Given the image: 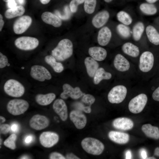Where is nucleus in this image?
Returning <instances> with one entry per match:
<instances>
[{
    "mask_svg": "<svg viewBox=\"0 0 159 159\" xmlns=\"http://www.w3.org/2000/svg\"><path fill=\"white\" fill-rule=\"evenodd\" d=\"M73 45L70 40L64 39L60 41L51 52V55L59 61H63L70 57L73 54Z\"/></svg>",
    "mask_w": 159,
    "mask_h": 159,
    "instance_id": "f257e3e1",
    "label": "nucleus"
},
{
    "mask_svg": "<svg viewBox=\"0 0 159 159\" xmlns=\"http://www.w3.org/2000/svg\"><path fill=\"white\" fill-rule=\"evenodd\" d=\"M3 89L8 95L14 97H19L24 94L25 89L24 85L18 80L10 79L4 83Z\"/></svg>",
    "mask_w": 159,
    "mask_h": 159,
    "instance_id": "f03ea898",
    "label": "nucleus"
},
{
    "mask_svg": "<svg viewBox=\"0 0 159 159\" xmlns=\"http://www.w3.org/2000/svg\"><path fill=\"white\" fill-rule=\"evenodd\" d=\"M83 149L87 153L94 155H99L103 152L104 145L103 143L96 139L87 137L81 141Z\"/></svg>",
    "mask_w": 159,
    "mask_h": 159,
    "instance_id": "7ed1b4c3",
    "label": "nucleus"
},
{
    "mask_svg": "<svg viewBox=\"0 0 159 159\" xmlns=\"http://www.w3.org/2000/svg\"><path fill=\"white\" fill-rule=\"evenodd\" d=\"M29 104L24 99H14L9 101L6 105L8 112L12 115L16 116L23 114L28 109Z\"/></svg>",
    "mask_w": 159,
    "mask_h": 159,
    "instance_id": "20e7f679",
    "label": "nucleus"
},
{
    "mask_svg": "<svg viewBox=\"0 0 159 159\" xmlns=\"http://www.w3.org/2000/svg\"><path fill=\"white\" fill-rule=\"evenodd\" d=\"M127 92V87L124 85L115 86L110 90L108 94V100L111 103H120L125 98Z\"/></svg>",
    "mask_w": 159,
    "mask_h": 159,
    "instance_id": "39448f33",
    "label": "nucleus"
},
{
    "mask_svg": "<svg viewBox=\"0 0 159 159\" xmlns=\"http://www.w3.org/2000/svg\"><path fill=\"white\" fill-rule=\"evenodd\" d=\"M138 68L140 72L146 73L150 72L153 68L155 63L153 54L149 51L143 52L140 56Z\"/></svg>",
    "mask_w": 159,
    "mask_h": 159,
    "instance_id": "423d86ee",
    "label": "nucleus"
},
{
    "mask_svg": "<svg viewBox=\"0 0 159 159\" xmlns=\"http://www.w3.org/2000/svg\"><path fill=\"white\" fill-rule=\"evenodd\" d=\"M39 43V41L37 39L27 36L19 37L14 41V44L16 47L24 51L34 49L38 46Z\"/></svg>",
    "mask_w": 159,
    "mask_h": 159,
    "instance_id": "0eeeda50",
    "label": "nucleus"
},
{
    "mask_svg": "<svg viewBox=\"0 0 159 159\" xmlns=\"http://www.w3.org/2000/svg\"><path fill=\"white\" fill-rule=\"evenodd\" d=\"M30 75L32 79L39 82L49 80L52 78L49 70L44 66L39 65H34L31 67Z\"/></svg>",
    "mask_w": 159,
    "mask_h": 159,
    "instance_id": "6e6552de",
    "label": "nucleus"
},
{
    "mask_svg": "<svg viewBox=\"0 0 159 159\" xmlns=\"http://www.w3.org/2000/svg\"><path fill=\"white\" fill-rule=\"evenodd\" d=\"M148 100L146 95L140 94L132 98L128 104V108L132 113L137 114L140 112L145 107Z\"/></svg>",
    "mask_w": 159,
    "mask_h": 159,
    "instance_id": "1a4fd4ad",
    "label": "nucleus"
},
{
    "mask_svg": "<svg viewBox=\"0 0 159 159\" xmlns=\"http://www.w3.org/2000/svg\"><path fill=\"white\" fill-rule=\"evenodd\" d=\"M59 139V136L57 133L51 131H45L40 134L39 140L43 147L50 148L56 145Z\"/></svg>",
    "mask_w": 159,
    "mask_h": 159,
    "instance_id": "9d476101",
    "label": "nucleus"
},
{
    "mask_svg": "<svg viewBox=\"0 0 159 159\" xmlns=\"http://www.w3.org/2000/svg\"><path fill=\"white\" fill-rule=\"evenodd\" d=\"M63 91L60 95L63 99H66L69 97L74 99H77L82 97L84 94L78 87L73 88L70 85L65 83L62 86Z\"/></svg>",
    "mask_w": 159,
    "mask_h": 159,
    "instance_id": "9b49d317",
    "label": "nucleus"
},
{
    "mask_svg": "<svg viewBox=\"0 0 159 159\" xmlns=\"http://www.w3.org/2000/svg\"><path fill=\"white\" fill-rule=\"evenodd\" d=\"M32 22L31 17L29 16H22L14 22L13 29L16 34H21L25 32L31 25Z\"/></svg>",
    "mask_w": 159,
    "mask_h": 159,
    "instance_id": "f8f14e48",
    "label": "nucleus"
},
{
    "mask_svg": "<svg viewBox=\"0 0 159 159\" xmlns=\"http://www.w3.org/2000/svg\"><path fill=\"white\" fill-rule=\"evenodd\" d=\"M49 119L46 116L39 114L34 115L29 121L30 127L33 129L40 130L48 127L49 124Z\"/></svg>",
    "mask_w": 159,
    "mask_h": 159,
    "instance_id": "ddd939ff",
    "label": "nucleus"
},
{
    "mask_svg": "<svg viewBox=\"0 0 159 159\" xmlns=\"http://www.w3.org/2000/svg\"><path fill=\"white\" fill-rule=\"evenodd\" d=\"M70 120L78 129H81L85 126L87 119L85 115L81 111L77 110L72 111L69 114Z\"/></svg>",
    "mask_w": 159,
    "mask_h": 159,
    "instance_id": "4468645a",
    "label": "nucleus"
},
{
    "mask_svg": "<svg viewBox=\"0 0 159 159\" xmlns=\"http://www.w3.org/2000/svg\"><path fill=\"white\" fill-rule=\"evenodd\" d=\"M53 109L63 121H66L68 117V110L67 105L62 99H58L54 102Z\"/></svg>",
    "mask_w": 159,
    "mask_h": 159,
    "instance_id": "2eb2a0df",
    "label": "nucleus"
},
{
    "mask_svg": "<svg viewBox=\"0 0 159 159\" xmlns=\"http://www.w3.org/2000/svg\"><path fill=\"white\" fill-rule=\"evenodd\" d=\"M113 65L117 71L122 72L127 71L130 67L129 61L120 54H117L115 56L113 60Z\"/></svg>",
    "mask_w": 159,
    "mask_h": 159,
    "instance_id": "dca6fc26",
    "label": "nucleus"
},
{
    "mask_svg": "<svg viewBox=\"0 0 159 159\" xmlns=\"http://www.w3.org/2000/svg\"><path fill=\"white\" fill-rule=\"evenodd\" d=\"M113 127L115 128L127 130L131 129L134 126V123L130 118L122 117L117 118L112 122Z\"/></svg>",
    "mask_w": 159,
    "mask_h": 159,
    "instance_id": "f3484780",
    "label": "nucleus"
},
{
    "mask_svg": "<svg viewBox=\"0 0 159 159\" xmlns=\"http://www.w3.org/2000/svg\"><path fill=\"white\" fill-rule=\"evenodd\" d=\"M110 17L109 12L106 10L100 11L97 13L93 18L92 24L97 28L103 26L108 21Z\"/></svg>",
    "mask_w": 159,
    "mask_h": 159,
    "instance_id": "a211bd4d",
    "label": "nucleus"
},
{
    "mask_svg": "<svg viewBox=\"0 0 159 159\" xmlns=\"http://www.w3.org/2000/svg\"><path fill=\"white\" fill-rule=\"evenodd\" d=\"M110 140L118 144H125L128 143L130 136L127 133L115 131H111L108 134Z\"/></svg>",
    "mask_w": 159,
    "mask_h": 159,
    "instance_id": "6ab92c4d",
    "label": "nucleus"
},
{
    "mask_svg": "<svg viewBox=\"0 0 159 159\" xmlns=\"http://www.w3.org/2000/svg\"><path fill=\"white\" fill-rule=\"evenodd\" d=\"M41 18L44 22L54 27H59L62 24V21L59 17L50 12H43L42 14Z\"/></svg>",
    "mask_w": 159,
    "mask_h": 159,
    "instance_id": "aec40b11",
    "label": "nucleus"
},
{
    "mask_svg": "<svg viewBox=\"0 0 159 159\" xmlns=\"http://www.w3.org/2000/svg\"><path fill=\"white\" fill-rule=\"evenodd\" d=\"M112 32L110 29L107 26L102 27L99 31L97 42L102 46H105L109 42L112 37Z\"/></svg>",
    "mask_w": 159,
    "mask_h": 159,
    "instance_id": "412c9836",
    "label": "nucleus"
},
{
    "mask_svg": "<svg viewBox=\"0 0 159 159\" xmlns=\"http://www.w3.org/2000/svg\"><path fill=\"white\" fill-rule=\"evenodd\" d=\"M88 53L92 58L98 61L104 60L106 57L107 55L106 50L100 47H90L88 49Z\"/></svg>",
    "mask_w": 159,
    "mask_h": 159,
    "instance_id": "4be33fe9",
    "label": "nucleus"
},
{
    "mask_svg": "<svg viewBox=\"0 0 159 159\" xmlns=\"http://www.w3.org/2000/svg\"><path fill=\"white\" fill-rule=\"evenodd\" d=\"M56 96L53 93L46 94H38L35 97L36 102L42 106H47L50 104L55 100Z\"/></svg>",
    "mask_w": 159,
    "mask_h": 159,
    "instance_id": "5701e85b",
    "label": "nucleus"
},
{
    "mask_svg": "<svg viewBox=\"0 0 159 159\" xmlns=\"http://www.w3.org/2000/svg\"><path fill=\"white\" fill-rule=\"evenodd\" d=\"M122 50L125 54L132 57H137L140 53L139 48L130 42L124 43L122 46Z\"/></svg>",
    "mask_w": 159,
    "mask_h": 159,
    "instance_id": "b1692460",
    "label": "nucleus"
},
{
    "mask_svg": "<svg viewBox=\"0 0 159 159\" xmlns=\"http://www.w3.org/2000/svg\"><path fill=\"white\" fill-rule=\"evenodd\" d=\"M84 63L88 75L90 77H94L99 68L98 63L92 57H87L85 59Z\"/></svg>",
    "mask_w": 159,
    "mask_h": 159,
    "instance_id": "393cba45",
    "label": "nucleus"
},
{
    "mask_svg": "<svg viewBox=\"0 0 159 159\" xmlns=\"http://www.w3.org/2000/svg\"><path fill=\"white\" fill-rule=\"evenodd\" d=\"M141 129L148 137L156 140L159 139V130L158 127L147 124L143 125Z\"/></svg>",
    "mask_w": 159,
    "mask_h": 159,
    "instance_id": "a878e982",
    "label": "nucleus"
},
{
    "mask_svg": "<svg viewBox=\"0 0 159 159\" xmlns=\"http://www.w3.org/2000/svg\"><path fill=\"white\" fill-rule=\"evenodd\" d=\"M146 33L149 41L152 44L159 45V33L156 29L151 25H148L146 28Z\"/></svg>",
    "mask_w": 159,
    "mask_h": 159,
    "instance_id": "bb28decb",
    "label": "nucleus"
},
{
    "mask_svg": "<svg viewBox=\"0 0 159 159\" xmlns=\"http://www.w3.org/2000/svg\"><path fill=\"white\" fill-rule=\"evenodd\" d=\"M44 59L46 63L50 65L55 72L59 73L63 71L64 67L63 64L57 62L56 59L52 55L46 56Z\"/></svg>",
    "mask_w": 159,
    "mask_h": 159,
    "instance_id": "cd10ccee",
    "label": "nucleus"
},
{
    "mask_svg": "<svg viewBox=\"0 0 159 159\" xmlns=\"http://www.w3.org/2000/svg\"><path fill=\"white\" fill-rule=\"evenodd\" d=\"M25 12L24 7L21 5H19L7 9L5 11L4 16L6 18L11 19L23 15Z\"/></svg>",
    "mask_w": 159,
    "mask_h": 159,
    "instance_id": "c85d7f7f",
    "label": "nucleus"
},
{
    "mask_svg": "<svg viewBox=\"0 0 159 159\" xmlns=\"http://www.w3.org/2000/svg\"><path fill=\"white\" fill-rule=\"evenodd\" d=\"M112 77V74L106 72L102 67H100L97 70L94 77V82L95 84H99L103 80H108Z\"/></svg>",
    "mask_w": 159,
    "mask_h": 159,
    "instance_id": "c756f323",
    "label": "nucleus"
},
{
    "mask_svg": "<svg viewBox=\"0 0 159 159\" xmlns=\"http://www.w3.org/2000/svg\"><path fill=\"white\" fill-rule=\"evenodd\" d=\"M144 29V24L141 22H138L134 26L132 30V34L134 40L138 41L140 39Z\"/></svg>",
    "mask_w": 159,
    "mask_h": 159,
    "instance_id": "7c9ffc66",
    "label": "nucleus"
},
{
    "mask_svg": "<svg viewBox=\"0 0 159 159\" xmlns=\"http://www.w3.org/2000/svg\"><path fill=\"white\" fill-rule=\"evenodd\" d=\"M140 9L144 14L147 15H153L155 14L157 11V9L153 4L144 3L140 6Z\"/></svg>",
    "mask_w": 159,
    "mask_h": 159,
    "instance_id": "2f4dec72",
    "label": "nucleus"
},
{
    "mask_svg": "<svg viewBox=\"0 0 159 159\" xmlns=\"http://www.w3.org/2000/svg\"><path fill=\"white\" fill-rule=\"evenodd\" d=\"M117 17L118 21L127 26L130 25L132 22V20L130 15L124 11H121L118 12Z\"/></svg>",
    "mask_w": 159,
    "mask_h": 159,
    "instance_id": "473e14b6",
    "label": "nucleus"
},
{
    "mask_svg": "<svg viewBox=\"0 0 159 159\" xmlns=\"http://www.w3.org/2000/svg\"><path fill=\"white\" fill-rule=\"evenodd\" d=\"M118 33L122 37L127 39L131 36V31L130 28L127 26L122 24H118L116 27Z\"/></svg>",
    "mask_w": 159,
    "mask_h": 159,
    "instance_id": "72a5a7b5",
    "label": "nucleus"
},
{
    "mask_svg": "<svg viewBox=\"0 0 159 159\" xmlns=\"http://www.w3.org/2000/svg\"><path fill=\"white\" fill-rule=\"evenodd\" d=\"M97 3L96 0H85L84 8L87 14H91L95 11Z\"/></svg>",
    "mask_w": 159,
    "mask_h": 159,
    "instance_id": "f704fd0d",
    "label": "nucleus"
},
{
    "mask_svg": "<svg viewBox=\"0 0 159 159\" xmlns=\"http://www.w3.org/2000/svg\"><path fill=\"white\" fill-rule=\"evenodd\" d=\"M16 138L17 136L15 134H11L4 140V145L11 150L15 149L16 148L15 141Z\"/></svg>",
    "mask_w": 159,
    "mask_h": 159,
    "instance_id": "c9c22d12",
    "label": "nucleus"
},
{
    "mask_svg": "<svg viewBox=\"0 0 159 159\" xmlns=\"http://www.w3.org/2000/svg\"><path fill=\"white\" fill-rule=\"evenodd\" d=\"M95 100V97L92 95L89 94H84L82 97L81 101L84 104L87 105V107H91Z\"/></svg>",
    "mask_w": 159,
    "mask_h": 159,
    "instance_id": "e433bc0d",
    "label": "nucleus"
},
{
    "mask_svg": "<svg viewBox=\"0 0 159 159\" xmlns=\"http://www.w3.org/2000/svg\"><path fill=\"white\" fill-rule=\"evenodd\" d=\"M85 0H72L69 4L71 11L73 13L76 12L77 10L79 5L84 2Z\"/></svg>",
    "mask_w": 159,
    "mask_h": 159,
    "instance_id": "4c0bfd02",
    "label": "nucleus"
},
{
    "mask_svg": "<svg viewBox=\"0 0 159 159\" xmlns=\"http://www.w3.org/2000/svg\"><path fill=\"white\" fill-rule=\"evenodd\" d=\"M8 64V59L7 57L0 52V68H4L6 67Z\"/></svg>",
    "mask_w": 159,
    "mask_h": 159,
    "instance_id": "58836bf2",
    "label": "nucleus"
},
{
    "mask_svg": "<svg viewBox=\"0 0 159 159\" xmlns=\"http://www.w3.org/2000/svg\"><path fill=\"white\" fill-rule=\"evenodd\" d=\"M11 129V127L8 124H1L0 125V134H6L9 132Z\"/></svg>",
    "mask_w": 159,
    "mask_h": 159,
    "instance_id": "ea45409f",
    "label": "nucleus"
},
{
    "mask_svg": "<svg viewBox=\"0 0 159 159\" xmlns=\"http://www.w3.org/2000/svg\"><path fill=\"white\" fill-rule=\"evenodd\" d=\"M50 159H65L66 158L61 154L56 152L51 153L49 156Z\"/></svg>",
    "mask_w": 159,
    "mask_h": 159,
    "instance_id": "a19ab883",
    "label": "nucleus"
},
{
    "mask_svg": "<svg viewBox=\"0 0 159 159\" xmlns=\"http://www.w3.org/2000/svg\"><path fill=\"white\" fill-rule=\"evenodd\" d=\"M152 97L154 100L159 101V86L153 91L152 93Z\"/></svg>",
    "mask_w": 159,
    "mask_h": 159,
    "instance_id": "79ce46f5",
    "label": "nucleus"
},
{
    "mask_svg": "<svg viewBox=\"0 0 159 159\" xmlns=\"http://www.w3.org/2000/svg\"><path fill=\"white\" fill-rule=\"evenodd\" d=\"M7 5L10 8H14L16 6V3L14 0H8L7 2Z\"/></svg>",
    "mask_w": 159,
    "mask_h": 159,
    "instance_id": "37998d69",
    "label": "nucleus"
},
{
    "mask_svg": "<svg viewBox=\"0 0 159 159\" xmlns=\"http://www.w3.org/2000/svg\"><path fill=\"white\" fill-rule=\"evenodd\" d=\"M66 159H79L80 158L72 153H68L66 155Z\"/></svg>",
    "mask_w": 159,
    "mask_h": 159,
    "instance_id": "c03bdc74",
    "label": "nucleus"
},
{
    "mask_svg": "<svg viewBox=\"0 0 159 159\" xmlns=\"http://www.w3.org/2000/svg\"><path fill=\"white\" fill-rule=\"evenodd\" d=\"M32 137L31 135H28L25 138L24 141L26 143L29 144L32 141Z\"/></svg>",
    "mask_w": 159,
    "mask_h": 159,
    "instance_id": "a18cd8bd",
    "label": "nucleus"
},
{
    "mask_svg": "<svg viewBox=\"0 0 159 159\" xmlns=\"http://www.w3.org/2000/svg\"><path fill=\"white\" fill-rule=\"evenodd\" d=\"M11 127V130L14 132H17L19 130L18 126L16 124H13Z\"/></svg>",
    "mask_w": 159,
    "mask_h": 159,
    "instance_id": "49530a36",
    "label": "nucleus"
},
{
    "mask_svg": "<svg viewBox=\"0 0 159 159\" xmlns=\"http://www.w3.org/2000/svg\"><path fill=\"white\" fill-rule=\"evenodd\" d=\"M2 15L0 14V31H1L4 24V21L3 19Z\"/></svg>",
    "mask_w": 159,
    "mask_h": 159,
    "instance_id": "de8ad7c7",
    "label": "nucleus"
},
{
    "mask_svg": "<svg viewBox=\"0 0 159 159\" xmlns=\"http://www.w3.org/2000/svg\"><path fill=\"white\" fill-rule=\"evenodd\" d=\"M125 158L127 159H130L132 158L131 153L130 150H128L127 151L126 153Z\"/></svg>",
    "mask_w": 159,
    "mask_h": 159,
    "instance_id": "09e8293b",
    "label": "nucleus"
},
{
    "mask_svg": "<svg viewBox=\"0 0 159 159\" xmlns=\"http://www.w3.org/2000/svg\"><path fill=\"white\" fill-rule=\"evenodd\" d=\"M141 155L143 159H146L147 154L146 151L144 150H142L141 152Z\"/></svg>",
    "mask_w": 159,
    "mask_h": 159,
    "instance_id": "8fccbe9b",
    "label": "nucleus"
},
{
    "mask_svg": "<svg viewBox=\"0 0 159 159\" xmlns=\"http://www.w3.org/2000/svg\"><path fill=\"white\" fill-rule=\"evenodd\" d=\"M154 155L157 156L159 157V147L156 148L154 150Z\"/></svg>",
    "mask_w": 159,
    "mask_h": 159,
    "instance_id": "3c124183",
    "label": "nucleus"
},
{
    "mask_svg": "<svg viewBox=\"0 0 159 159\" xmlns=\"http://www.w3.org/2000/svg\"><path fill=\"white\" fill-rule=\"evenodd\" d=\"M40 2L43 4H46L48 3L51 0H39Z\"/></svg>",
    "mask_w": 159,
    "mask_h": 159,
    "instance_id": "603ef678",
    "label": "nucleus"
},
{
    "mask_svg": "<svg viewBox=\"0 0 159 159\" xmlns=\"http://www.w3.org/2000/svg\"><path fill=\"white\" fill-rule=\"evenodd\" d=\"M0 122L3 123L6 121V119L4 117L1 116H0Z\"/></svg>",
    "mask_w": 159,
    "mask_h": 159,
    "instance_id": "864d4df0",
    "label": "nucleus"
},
{
    "mask_svg": "<svg viewBox=\"0 0 159 159\" xmlns=\"http://www.w3.org/2000/svg\"><path fill=\"white\" fill-rule=\"evenodd\" d=\"M148 3L153 4L156 1H157L158 0H145Z\"/></svg>",
    "mask_w": 159,
    "mask_h": 159,
    "instance_id": "5fc2aeb1",
    "label": "nucleus"
},
{
    "mask_svg": "<svg viewBox=\"0 0 159 159\" xmlns=\"http://www.w3.org/2000/svg\"><path fill=\"white\" fill-rule=\"evenodd\" d=\"M18 2L21 4H23L24 3V0H17Z\"/></svg>",
    "mask_w": 159,
    "mask_h": 159,
    "instance_id": "6e6d98bb",
    "label": "nucleus"
},
{
    "mask_svg": "<svg viewBox=\"0 0 159 159\" xmlns=\"http://www.w3.org/2000/svg\"><path fill=\"white\" fill-rule=\"evenodd\" d=\"M20 159H29V157H28L27 155H24L21 157Z\"/></svg>",
    "mask_w": 159,
    "mask_h": 159,
    "instance_id": "4d7b16f0",
    "label": "nucleus"
},
{
    "mask_svg": "<svg viewBox=\"0 0 159 159\" xmlns=\"http://www.w3.org/2000/svg\"><path fill=\"white\" fill-rule=\"evenodd\" d=\"M105 1L107 2V3H109L111 1H112L113 0H104Z\"/></svg>",
    "mask_w": 159,
    "mask_h": 159,
    "instance_id": "13d9d810",
    "label": "nucleus"
},
{
    "mask_svg": "<svg viewBox=\"0 0 159 159\" xmlns=\"http://www.w3.org/2000/svg\"><path fill=\"white\" fill-rule=\"evenodd\" d=\"M146 159H156L155 157H150L149 158H147Z\"/></svg>",
    "mask_w": 159,
    "mask_h": 159,
    "instance_id": "bf43d9fd",
    "label": "nucleus"
},
{
    "mask_svg": "<svg viewBox=\"0 0 159 159\" xmlns=\"http://www.w3.org/2000/svg\"><path fill=\"white\" fill-rule=\"evenodd\" d=\"M3 1L5 2H7L8 0H3Z\"/></svg>",
    "mask_w": 159,
    "mask_h": 159,
    "instance_id": "052dcab7",
    "label": "nucleus"
}]
</instances>
